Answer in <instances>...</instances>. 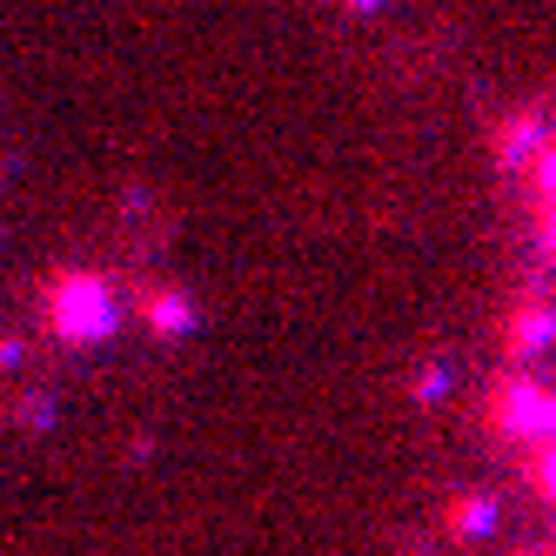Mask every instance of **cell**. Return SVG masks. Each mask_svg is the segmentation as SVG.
<instances>
[{
  "label": "cell",
  "instance_id": "1",
  "mask_svg": "<svg viewBox=\"0 0 556 556\" xmlns=\"http://www.w3.org/2000/svg\"><path fill=\"white\" fill-rule=\"evenodd\" d=\"M54 329L67 342H94L114 329V295L108 282H94V275H61V289H54Z\"/></svg>",
  "mask_w": 556,
  "mask_h": 556
},
{
  "label": "cell",
  "instance_id": "2",
  "mask_svg": "<svg viewBox=\"0 0 556 556\" xmlns=\"http://www.w3.org/2000/svg\"><path fill=\"white\" fill-rule=\"evenodd\" d=\"M496 409H503V429H509V435H530V429L543 435V429H549V403H543V395H523V382H509Z\"/></svg>",
  "mask_w": 556,
  "mask_h": 556
},
{
  "label": "cell",
  "instance_id": "3",
  "mask_svg": "<svg viewBox=\"0 0 556 556\" xmlns=\"http://www.w3.org/2000/svg\"><path fill=\"white\" fill-rule=\"evenodd\" d=\"M141 315H148V329H162V336H181V329L194 323L188 295H148V302H141Z\"/></svg>",
  "mask_w": 556,
  "mask_h": 556
},
{
  "label": "cell",
  "instance_id": "4",
  "mask_svg": "<svg viewBox=\"0 0 556 556\" xmlns=\"http://www.w3.org/2000/svg\"><path fill=\"white\" fill-rule=\"evenodd\" d=\"M450 516H456V523H450L456 536H483V530L496 523V503H490V496H463V503H456Z\"/></svg>",
  "mask_w": 556,
  "mask_h": 556
},
{
  "label": "cell",
  "instance_id": "5",
  "mask_svg": "<svg viewBox=\"0 0 556 556\" xmlns=\"http://www.w3.org/2000/svg\"><path fill=\"white\" fill-rule=\"evenodd\" d=\"M355 8H376V0H355Z\"/></svg>",
  "mask_w": 556,
  "mask_h": 556
}]
</instances>
